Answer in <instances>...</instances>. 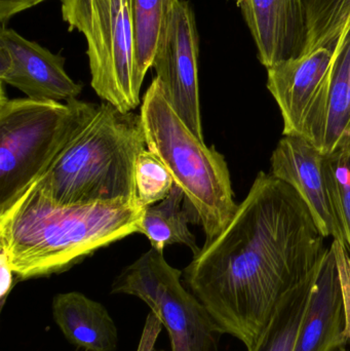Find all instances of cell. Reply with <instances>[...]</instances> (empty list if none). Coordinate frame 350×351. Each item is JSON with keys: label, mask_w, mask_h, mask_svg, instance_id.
Returning a JSON list of instances; mask_svg holds the SVG:
<instances>
[{"label": "cell", "mask_w": 350, "mask_h": 351, "mask_svg": "<svg viewBox=\"0 0 350 351\" xmlns=\"http://www.w3.org/2000/svg\"><path fill=\"white\" fill-rule=\"evenodd\" d=\"M326 239L297 192L260 172L228 226L183 270V282L220 334L251 351L284 297L314 274Z\"/></svg>", "instance_id": "1"}, {"label": "cell", "mask_w": 350, "mask_h": 351, "mask_svg": "<svg viewBox=\"0 0 350 351\" xmlns=\"http://www.w3.org/2000/svg\"><path fill=\"white\" fill-rule=\"evenodd\" d=\"M144 210L133 202L59 204L31 185L0 213V251L18 282L63 274L140 233Z\"/></svg>", "instance_id": "2"}, {"label": "cell", "mask_w": 350, "mask_h": 351, "mask_svg": "<svg viewBox=\"0 0 350 351\" xmlns=\"http://www.w3.org/2000/svg\"><path fill=\"white\" fill-rule=\"evenodd\" d=\"M146 148L141 115L103 102L32 186L66 206L139 204L135 168Z\"/></svg>", "instance_id": "3"}, {"label": "cell", "mask_w": 350, "mask_h": 351, "mask_svg": "<svg viewBox=\"0 0 350 351\" xmlns=\"http://www.w3.org/2000/svg\"><path fill=\"white\" fill-rule=\"evenodd\" d=\"M140 115L148 149L184 192L191 218L203 227L205 243L212 241L228 226L238 208L225 158L189 129L158 77L144 95Z\"/></svg>", "instance_id": "4"}, {"label": "cell", "mask_w": 350, "mask_h": 351, "mask_svg": "<svg viewBox=\"0 0 350 351\" xmlns=\"http://www.w3.org/2000/svg\"><path fill=\"white\" fill-rule=\"evenodd\" d=\"M97 104L8 99L0 95V213L49 168Z\"/></svg>", "instance_id": "5"}, {"label": "cell", "mask_w": 350, "mask_h": 351, "mask_svg": "<svg viewBox=\"0 0 350 351\" xmlns=\"http://www.w3.org/2000/svg\"><path fill=\"white\" fill-rule=\"evenodd\" d=\"M69 31L86 37L90 86L104 102L123 112L140 104L142 82L136 66L129 0H61Z\"/></svg>", "instance_id": "6"}, {"label": "cell", "mask_w": 350, "mask_h": 351, "mask_svg": "<svg viewBox=\"0 0 350 351\" xmlns=\"http://www.w3.org/2000/svg\"><path fill=\"white\" fill-rule=\"evenodd\" d=\"M182 278L183 271L168 263L164 252L151 247L123 268L111 293L145 302L168 331L172 351H218L221 334Z\"/></svg>", "instance_id": "7"}, {"label": "cell", "mask_w": 350, "mask_h": 351, "mask_svg": "<svg viewBox=\"0 0 350 351\" xmlns=\"http://www.w3.org/2000/svg\"><path fill=\"white\" fill-rule=\"evenodd\" d=\"M340 37L305 55L267 68V88L281 111L284 136H299L320 149Z\"/></svg>", "instance_id": "8"}, {"label": "cell", "mask_w": 350, "mask_h": 351, "mask_svg": "<svg viewBox=\"0 0 350 351\" xmlns=\"http://www.w3.org/2000/svg\"><path fill=\"white\" fill-rule=\"evenodd\" d=\"M199 51L195 12L188 1L179 0L152 67L173 108L193 134L205 141L199 100Z\"/></svg>", "instance_id": "9"}, {"label": "cell", "mask_w": 350, "mask_h": 351, "mask_svg": "<svg viewBox=\"0 0 350 351\" xmlns=\"http://www.w3.org/2000/svg\"><path fill=\"white\" fill-rule=\"evenodd\" d=\"M65 58L55 55L12 29L0 30V80L37 101L68 102L82 86L65 70Z\"/></svg>", "instance_id": "10"}, {"label": "cell", "mask_w": 350, "mask_h": 351, "mask_svg": "<svg viewBox=\"0 0 350 351\" xmlns=\"http://www.w3.org/2000/svg\"><path fill=\"white\" fill-rule=\"evenodd\" d=\"M325 160L326 154L312 142L299 136H284L271 156V174L297 192L327 239L345 245L327 186Z\"/></svg>", "instance_id": "11"}, {"label": "cell", "mask_w": 350, "mask_h": 351, "mask_svg": "<svg viewBox=\"0 0 350 351\" xmlns=\"http://www.w3.org/2000/svg\"><path fill=\"white\" fill-rule=\"evenodd\" d=\"M265 68L303 55L308 38L303 0H236Z\"/></svg>", "instance_id": "12"}, {"label": "cell", "mask_w": 350, "mask_h": 351, "mask_svg": "<svg viewBox=\"0 0 350 351\" xmlns=\"http://www.w3.org/2000/svg\"><path fill=\"white\" fill-rule=\"evenodd\" d=\"M349 341L336 258L330 245L316 269L295 351H337Z\"/></svg>", "instance_id": "13"}, {"label": "cell", "mask_w": 350, "mask_h": 351, "mask_svg": "<svg viewBox=\"0 0 350 351\" xmlns=\"http://www.w3.org/2000/svg\"><path fill=\"white\" fill-rule=\"evenodd\" d=\"M55 323L70 343L86 351H114L116 325L101 303L79 292L61 293L53 299Z\"/></svg>", "instance_id": "14"}, {"label": "cell", "mask_w": 350, "mask_h": 351, "mask_svg": "<svg viewBox=\"0 0 350 351\" xmlns=\"http://www.w3.org/2000/svg\"><path fill=\"white\" fill-rule=\"evenodd\" d=\"M190 222L193 221L185 202L184 192L175 184L164 199L145 208L140 233L145 235L151 247L158 251L164 252L171 245H183L195 256L201 247L189 229Z\"/></svg>", "instance_id": "15"}, {"label": "cell", "mask_w": 350, "mask_h": 351, "mask_svg": "<svg viewBox=\"0 0 350 351\" xmlns=\"http://www.w3.org/2000/svg\"><path fill=\"white\" fill-rule=\"evenodd\" d=\"M179 0H129L133 25L136 66L143 84L170 26Z\"/></svg>", "instance_id": "16"}, {"label": "cell", "mask_w": 350, "mask_h": 351, "mask_svg": "<svg viewBox=\"0 0 350 351\" xmlns=\"http://www.w3.org/2000/svg\"><path fill=\"white\" fill-rule=\"evenodd\" d=\"M316 269L305 282L284 297L251 351H295Z\"/></svg>", "instance_id": "17"}, {"label": "cell", "mask_w": 350, "mask_h": 351, "mask_svg": "<svg viewBox=\"0 0 350 351\" xmlns=\"http://www.w3.org/2000/svg\"><path fill=\"white\" fill-rule=\"evenodd\" d=\"M343 35L345 33L341 35L335 55L327 102L324 136L321 148L325 154L334 152L343 140L350 137L349 57Z\"/></svg>", "instance_id": "18"}, {"label": "cell", "mask_w": 350, "mask_h": 351, "mask_svg": "<svg viewBox=\"0 0 350 351\" xmlns=\"http://www.w3.org/2000/svg\"><path fill=\"white\" fill-rule=\"evenodd\" d=\"M306 38L303 55L338 39L350 27V0H303Z\"/></svg>", "instance_id": "19"}, {"label": "cell", "mask_w": 350, "mask_h": 351, "mask_svg": "<svg viewBox=\"0 0 350 351\" xmlns=\"http://www.w3.org/2000/svg\"><path fill=\"white\" fill-rule=\"evenodd\" d=\"M327 186L350 255V137L334 152L326 154Z\"/></svg>", "instance_id": "20"}, {"label": "cell", "mask_w": 350, "mask_h": 351, "mask_svg": "<svg viewBox=\"0 0 350 351\" xmlns=\"http://www.w3.org/2000/svg\"><path fill=\"white\" fill-rule=\"evenodd\" d=\"M135 184L138 202L147 208L164 199L172 191L175 181L162 160L146 148L136 162Z\"/></svg>", "instance_id": "21"}, {"label": "cell", "mask_w": 350, "mask_h": 351, "mask_svg": "<svg viewBox=\"0 0 350 351\" xmlns=\"http://www.w3.org/2000/svg\"><path fill=\"white\" fill-rule=\"evenodd\" d=\"M331 247L334 251L335 258H336L343 305H345V319H347V332L350 341V255L345 245L340 241H333Z\"/></svg>", "instance_id": "22"}, {"label": "cell", "mask_w": 350, "mask_h": 351, "mask_svg": "<svg viewBox=\"0 0 350 351\" xmlns=\"http://www.w3.org/2000/svg\"><path fill=\"white\" fill-rule=\"evenodd\" d=\"M162 327L164 326L160 319L153 313H150L146 319L137 351H155L156 341Z\"/></svg>", "instance_id": "23"}, {"label": "cell", "mask_w": 350, "mask_h": 351, "mask_svg": "<svg viewBox=\"0 0 350 351\" xmlns=\"http://www.w3.org/2000/svg\"><path fill=\"white\" fill-rule=\"evenodd\" d=\"M45 0H0V22L1 26L18 12L29 10Z\"/></svg>", "instance_id": "24"}, {"label": "cell", "mask_w": 350, "mask_h": 351, "mask_svg": "<svg viewBox=\"0 0 350 351\" xmlns=\"http://www.w3.org/2000/svg\"><path fill=\"white\" fill-rule=\"evenodd\" d=\"M0 274H1V305L3 306L5 303L6 298L10 294L14 285L18 282L8 259H6L5 254L0 251Z\"/></svg>", "instance_id": "25"}, {"label": "cell", "mask_w": 350, "mask_h": 351, "mask_svg": "<svg viewBox=\"0 0 350 351\" xmlns=\"http://www.w3.org/2000/svg\"><path fill=\"white\" fill-rule=\"evenodd\" d=\"M343 38H345V47H347V57H349V80L350 86V27L345 30Z\"/></svg>", "instance_id": "26"}, {"label": "cell", "mask_w": 350, "mask_h": 351, "mask_svg": "<svg viewBox=\"0 0 350 351\" xmlns=\"http://www.w3.org/2000/svg\"><path fill=\"white\" fill-rule=\"evenodd\" d=\"M337 351H347V350L345 348H340V350H338Z\"/></svg>", "instance_id": "27"}, {"label": "cell", "mask_w": 350, "mask_h": 351, "mask_svg": "<svg viewBox=\"0 0 350 351\" xmlns=\"http://www.w3.org/2000/svg\"><path fill=\"white\" fill-rule=\"evenodd\" d=\"M155 351H162V350H155Z\"/></svg>", "instance_id": "28"}]
</instances>
